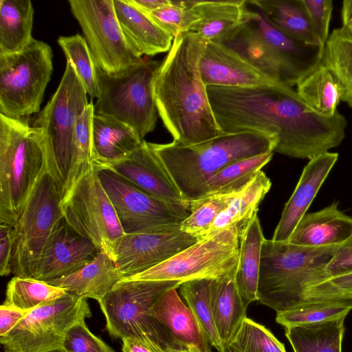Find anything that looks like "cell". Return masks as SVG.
<instances>
[{"label":"cell","mask_w":352,"mask_h":352,"mask_svg":"<svg viewBox=\"0 0 352 352\" xmlns=\"http://www.w3.org/2000/svg\"><path fill=\"white\" fill-rule=\"evenodd\" d=\"M122 340V352H164L160 346L144 340L131 338Z\"/></svg>","instance_id":"52"},{"label":"cell","mask_w":352,"mask_h":352,"mask_svg":"<svg viewBox=\"0 0 352 352\" xmlns=\"http://www.w3.org/2000/svg\"><path fill=\"white\" fill-rule=\"evenodd\" d=\"M115 261L103 252L77 272L47 283L99 302L123 279Z\"/></svg>","instance_id":"26"},{"label":"cell","mask_w":352,"mask_h":352,"mask_svg":"<svg viewBox=\"0 0 352 352\" xmlns=\"http://www.w3.org/2000/svg\"><path fill=\"white\" fill-rule=\"evenodd\" d=\"M339 246L307 247L265 239L257 300L276 313L309 302L307 289L329 278L326 267Z\"/></svg>","instance_id":"4"},{"label":"cell","mask_w":352,"mask_h":352,"mask_svg":"<svg viewBox=\"0 0 352 352\" xmlns=\"http://www.w3.org/2000/svg\"><path fill=\"white\" fill-rule=\"evenodd\" d=\"M347 28L349 30V31L352 33V24H351L349 26L347 27Z\"/></svg>","instance_id":"56"},{"label":"cell","mask_w":352,"mask_h":352,"mask_svg":"<svg viewBox=\"0 0 352 352\" xmlns=\"http://www.w3.org/2000/svg\"><path fill=\"white\" fill-rule=\"evenodd\" d=\"M30 311L2 304L0 307V336H6Z\"/></svg>","instance_id":"51"},{"label":"cell","mask_w":352,"mask_h":352,"mask_svg":"<svg viewBox=\"0 0 352 352\" xmlns=\"http://www.w3.org/2000/svg\"><path fill=\"white\" fill-rule=\"evenodd\" d=\"M273 50L293 87L322 62L324 47L297 41L272 25L260 11L250 21Z\"/></svg>","instance_id":"21"},{"label":"cell","mask_w":352,"mask_h":352,"mask_svg":"<svg viewBox=\"0 0 352 352\" xmlns=\"http://www.w3.org/2000/svg\"><path fill=\"white\" fill-rule=\"evenodd\" d=\"M143 140L129 125L94 114L92 146L95 164L102 165L121 160L138 148Z\"/></svg>","instance_id":"28"},{"label":"cell","mask_w":352,"mask_h":352,"mask_svg":"<svg viewBox=\"0 0 352 352\" xmlns=\"http://www.w3.org/2000/svg\"><path fill=\"white\" fill-rule=\"evenodd\" d=\"M241 239L235 228L221 230L199 239L165 262L122 280H177L219 279L235 274Z\"/></svg>","instance_id":"12"},{"label":"cell","mask_w":352,"mask_h":352,"mask_svg":"<svg viewBox=\"0 0 352 352\" xmlns=\"http://www.w3.org/2000/svg\"><path fill=\"white\" fill-rule=\"evenodd\" d=\"M352 270V236L340 245L326 267L329 278Z\"/></svg>","instance_id":"49"},{"label":"cell","mask_w":352,"mask_h":352,"mask_svg":"<svg viewBox=\"0 0 352 352\" xmlns=\"http://www.w3.org/2000/svg\"><path fill=\"white\" fill-rule=\"evenodd\" d=\"M61 201L60 188L47 168L12 226L14 276L34 278L44 251L63 219Z\"/></svg>","instance_id":"9"},{"label":"cell","mask_w":352,"mask_h":352,"mask_svg":"<svg viewBox=\"0 0 352 352\" xmlns=\"http://www.w3.org/2000/svg\"><path fill=\"white\" fill-rule=\"evenodd\" d=\"M177 280H122L98 303L106 329L115 338H136L163 350L177 345L151 316L156 302L168 290L178 288Z\"/></svg>","instance_id":"7"},{"label":"cell","mask_w":352,"mask_h":352,"mask_svg":"<svg viewBox=\"0 0 352 352\" xmlns=\"http://www.w3.org/2000/svg\"><path fill=\"white\" fill-rule=\"evenodd\" d=\"M199 71L206 87H248L277 82L230 48L212 41L207 43L202 53Z\"/></svg>","instance_id":"19"},{"label":"cell","mask_w":352,"mask_h":352,"mask_svg":"<svg viewBox=\"0 0 352 352\" xmlns=\"http://www.w3.org/2000/svg\"><path fill=\"white\" fill-rule=\"evenodd\" d=\"M271 186L270 179L263 171H259L217 217L204 237L223 230L235 228L241 239L257 214L258 206Z\"/></svg>","instance_id":"30"},{"label":"cell","mask_w":352,"mask_h":352,"mask_svg":"<svg viewBox=\"0 0 352 352\" xmlns=\"http://www.w3.org/2000/svg\"><path fill=\"white\" fill-rule=\"evenodd\" d=\"M50 45L34 39L23 50L0 54V113L12 118L40 112L53 71Z\"/></svg>","instance_id":"10"},{"label":"cell","mask_w":352,"mask_h":352,"mask_svg":"<svg viewBox=\"0 0 352 352\" xmlns=\"http://www.w3.org/2000/svg\"><path fill=\"white\" fill-rule=\"evenodd\" d=\"M208 41L192 32L175 36L154 80V97L173 142L192 145L223 134L199 71Z\"/></svg>","instance_id":"2"},{"label":"cell","mask_w":352,"mask_h":352,"mask_svg":"<svg viewBox=\"0 0 352 352\" xmlns=\"http://www.w3.org/2000/svg\"><path fill=\"white\" fill-rule=\"evenodd\" d=\"M296 86L298 96L316 113L331 117L338 112L337 107L343 99L344 87L335 74L322 63Z\"/></svg>","instance_id":"34"},{"label":"cell","mask_w":352,"mask_h":352,"mask_svg":"<svg viewBox=\"0 0 352 352\" xmlns=\"http://www.w3.org/2000/svg\"><path fill=\"white\" fill-rule=\"evenodd\" d=\"M265 239L256 214L241 237L235 275L236 287L246 308L257 300L261 248Z\"/></svg>","instance_id":"33"},{"label":"cell","mask_w":352,"mask_h":352,"mask_svg":"<svg viewBox=\"0 0 352 352\" xmlns=\"http://www.w3.org/2000/svg\"><path fill=\"white\" fill-rule=\"evenodd\" d=\"M341 16L343 27L347 28L352 24V0L342 2Z\"/></svg>","instance_id":"54"},{"label":"cell","mask_w":352,"mask_h":352,"mask_svg":"<svg viewBox=\"0 0 352 352\" xmlns=\"http://www.w3.org/2000/svg\"><path fill=\"white\" fill-rule=\"evenodd\" d=\"M344 319L285 328L294 352H342Z\"/></svg>","instance_id":"35"},{"label":"cell","mask_w":352,"mask_h":352,"mask_svg":"<svg viewBox=\"0 0 352 352\" xmlns=\"http://www.w3.org/2000/svg\"><path fill=\"white\" fill-rule=\"evenodd\" d=\"M248 1H190L198 17L189 32L206 41L221 43L242 25L250 22L254 11L247 7Z\"/></svg>","instance_id":"24"},{"label":"cell","mask_w":352,"mask_h":352,"mask_svg":"<svg viewBox=\"0 0 352 352\" xmlns=\"http://www.w3.org/2000/svg\"><path fill=\"white\" fill-rule=\"evenodd\" d=\"M67 292L46 282L34 278L14 276L8 283L3 304L22 310L31 311Z\"/></svg>","instance_id":"40"},{"label":"cell","mask_w":352,"mask_h":352,"mask_svg":"<svg viewBox=\"0 0 352 352\" xmlns=\"http://www.w3.org/2000/svg\"><path fill=\"white\" fill-rule=\"evenodd\" d=\"M34 12L30 0L0 1V54L19 52L32 42Z\"/></svg>","instance_id":"32"},{"label":"cell","mask_w":352,"mask_h":352,"mask_svg":"<svg viewBox=\"0 0 352 352\" xmlns=\"http://www.w3.org/2000/svg\"><path fill=\"white\" fill-rule=\"evenodd\" d=\"M160 63L144 59L118 76H109L97 68L99 96L94 113L107 116L133 128L144 140L155 128L158 112L154 80Z\"/></svg>","instance_id":"8"},{"label":"cell","mask_w":352,"mask_h":352,"mask_svg":"<svg viewBox=\"0 0 352 352\" xmlns=\"http://www.w3.org/2000/svg\"><path fill=\"white\" fill-rule=\"evenodd\" d=\"M61 209L71 228L113 259L115 245L125 234L95 164L75 182L62 199Z\"/></svg>","instance_id":"11"},{"label":"cell","mask_w":352,"mask_h":352,"mask_svg":"<svg viewBox=\"0 0 352 352\" xmlns=\"http://www.w3.org/2000/svg\"><path fill=\"white\" fill-rule=\"evenodd\" d=\"M94 114V104L90 102L83 113L77 119L73 165L65 197L79 176L94 164L92 146V120Z\"/></svg>","instance_id":"44"},{"label":"cell","mask_w":352,"mask_h":352,"mask_svg":"<svg viewBox=\"0 0 352 352\" xmlns=\"http://www.w3.org/2000/svg\"><path fill=\"white\" fill-rule=\"evenodd\" d=\"M96 67L109 76L122 74L144 60L128 45L120 27L113 0H69Z\"/></svg>","instance_id":"14"},{"label":"cell","mask_w":352,"mask_h":352,"mask_svg":"<svg viewBox=\"0 0 352 352\" xmlns=\"http://www.w3.org/2000/svg\"><path fill=\"white\" fill-rule=\"evenodd\" d=\"M13 229L11 226L0 224V275L8 276L12 271Z\"/></svg>","instance_id":"50"},{"label":"cell","mask_w":352,"mask_h":352,"mask_svg":"<svg viewBox=\"0 0 352 352\" xmlns=\"http://www.w3.org/2000/svg\"><path fill=\"white\" fill-rule=\"evenodd\" d=\"M177 289L166 292L152 307L151 316L177 345L197 352H211L206 336Z\"/></svg>","instance_id":"22"},{"label":"cell","mask_w":352,"mask_h":352,"mask_svg":"<svg viewBox=\"0 0 352 352\" xmlns=\"http://www.w3.org/2000/svg\"><path fill=\"white\" fill-rule=\"evenodd\" d=\"M97 166L116 173L157 199L168 204L187 206L171 177L144 140L125 157Z\"/></svg>","instance_id":"17"},{"label":"cell","mask_w":352,"mask_h":352,"mask_svg":"<svg viewBox=\"0 0 352 352\" xmlns=\"http://www.w3.org/2000/svg\"><path fill=\"white\" fill-rule=\"evenodd\" d=\"M216 121L223 133L255 132L276 140L274 151L309 159L338 146L345 138L346 118L314 111L286 85L256 87L208 86Z\"/></svg>","instance_id":"1"},{"label":"cell","mask_w":352,"mask_h":352,"mask_svg":"<svg viewBox=\"0 0 352 352\" xmlns=\"http://www.w3.org/2000/svg\"><path fill=\"white\" fill-rule=\"evenodd\" d=\"M351 310L352 300L312 301L276 313V321L284 328L316 324L345 318Z\"/></svg>","instance_id":"39"},{"label":"cell","mask_w":352,"mask_h":352,"mask_svg":"<svg viewBox=\"0 0 352 352\" xmlns=\"http://www.w3.org/2000/svg\"><path fill=\"white\" fill-rule=\"evenodd\" d=\"M43 129L0 113V223L16 222L48 168Z\"/></svg>","instance_id":"5"},{"label":"cell","mask_w":352,"mask_h":352,"mask_svg":"<svg viewBox=\"0 0 352 352\" xmlns=\"http://www.w3.org/2000/svg\"><path fill=\"white\" fill-rule=\"evenodd\" d=\"M148 143L186 204L203 199L210 178L226 166L274 152L276 146L275 139L255 132L223 133L192 145L173 141L167 144Z\"/></svg>","instance_id":"3"},{"label":"cell","mask_w":352,"mask_h":352,"mask_svg":"<svg viewBox=\"0 0 352 352\" xmlns=\"http://www.w3.org/2000/svg\"><path fill=\"white\" fill-rule=\"evenodd\" d=\"M96 166L102 185L124 234L163 232L179 229L181 223L189 216L190 210L187 206L157 199L116 173Z\"/></svg>","instance_id":"15"},{"label":"cell","mask_w":352,"mask_h":352,"mask_svg":"<svg viewBox=\"0 0 352 352\" xmlns=\"http://www.w3.org/2000/svg\"><path fill=\"white\" fill-rule=\"evenodd\" d=\"M307 302L352 300V270L331 276L307 289Z\"/></svg>","instance_id":"46"},{"label":"cell","mask_w":352,"mask_h":352,"mask_svg":"<svg viewBox=\"0 0 352 352\" xmlns=\"http://www.w3.org/2000/svg\"><path fill=\"white\" fill-rule=\"evenodd\" d=\"M150 17L173 38L190 31L198 17L190 6V1H171L164 6L148 14Z\"/></svg>","instance_id":"45"},{"label":"cell","mask_w":352,"mask_h":352,"mask_svg":"<svg viewBox=\"0 0 352 352\" xmlns=\"http://www.w3.org/2000/svg\"><path fill=\"white\" fill-rule=\"evenodd\" d=\"M91 316L87 299L67 292L31 310L0 342L5 352L61 350L68 330Z\"/></svg>","instance_id":"13"},{"label":"cell","mask_w":352,"mask_h":352,"mask_svg":"<svg viewBox=\"0 0 352 352\" xmlns=\"http://www.w3.org/2000/svg\"><path fill=\"white\" fill-rule=\"evenodd\" d=\"M87 93L72 64L67 61L59 85L32 125L45 130L47 140L48 170L65 197L72 172L78 118L89 103Z\"/></svg>","instance_id":"6"},{"label":"cell","mask_w":352,"mask_h":352,"mask_svg":"<svg viewBox=\"0 0 352 352\" xmlns=\"http://www.w3.org/2000/svg\"><path fill=\"white\" fill-rule=\"evenodd\" d=\"M238 193L210 195L188 203L190 213L181 223V230L194 236L198 240L204 238L217 217L227 208Z\"/></svg>","instance_id":"42"},{"label":"cell","mask_w":352,"mask_h":352,"mask_svg":"<svg viewBox=\"0 0 352 352\" xmlns=\"http://www.w3.org/2000/svg\"><path fill=\"white\" fill-rule=\"evenodd\" d=\"M235 275L214 279L210 285V304L214 322L225 349L247 317V308L236 287Z\"/></svg>","instance_id":"29"},{"label":"cell","mask_w":352,"mask_h":352,"mask_svg":"<svg viewBox=\"0 0 352 352\" xmlns=\"http://www.w3.org/2000/svg\"><path fill=\"white\" fill-rule=\"evenodd\" d=\"M226 349L233 352H286L269 329L247 317Z\"/></svg>","instance_id":"43"},{"label":"cell","mask_w":352,"mask_h":352,"mask_svg":"<svg viewBox=\"0 0 352 352\" xmlns=\"http://www.w3.org/2000/svg\"><path fill=\"white\" fill-rule=\"evenodd\" d=\"M225 352H233V351H230V350H229L228 349H226V351Z\"/></svg>","instance_id":"58"},{"label":"cell","mask_w":352,"mask_h":352,"mask_svg":"<svg viewBox=\"0 0 352 352\" xmlns=\"http://www.w3.org/2000/svg\"><path fill=\"white\" fill-rule=\"evenodd\" d=\"M312 28L324 46L329 36V23L333 10L332 0H302Z\"/></svg>","instance_id":"48"},{"label":"cell","mask_w":352,"mask_h":352,"mask_svg":"<svg viewBox=\"0 0 352 352\" xmlns=\"http://www.w3.org/2000/svg\"><path fill=\"white\" fill-rule=\"evenodd\" d=\"M333 202L320 210L307 212L292 232L288 242L302 246L340 245L352 236V217Z\"/></svg>","instance_id":"25"},{"label":"cell","mask_w":352,"mask_h":352,"mask_svg":"<svg viewBox=\"0 0 352 352\" xmlns=\"http://www.w3.org/2000/svg\"><path fill=\"white\" fill-rule=\"evenodd\" d=\"M164 352H197L192 349H190L187 347L176 346L168 348L164 350Z\"/></svg>","instance_id":"55"},{"label":"cell","mask_w":352,"mask_h":352,"mask_svg":"<svg viewBox=\"0 0 352 352\" xmlns=\"http://www.w3.org/2000/svg\"><path fill=\"white\" fill-rule=\"evenodd\" d=\"M268 22L293 39L305 44L323 46L311 25L302 0H254Z\"/></svg>","instance_id":"31"},{"label":"cell","mask_w":352,"mask_h":352,"mask_svg":"<svg viewBox=\"0 0 352 352\" xmlns=\"http://www.w3.org/2000/svg\"><path fill=\"white\" fill-rule=\"evenodd\" d=\"M58 44L64 52L67 61L74 66L87 94L91 98L99 96L97 67L85 38L79 34L59 36Z\"/></svg>","instance_id":"41"},{"label":"cell","mask_w":352,"mask_h":352,"mask_svg":"<svg viewBox=\"0 0 352 352\" xmlns=\"http://www.w3.org/2000/svg\"><path fill=\"white\" fill-rule=\"evenodd\" d=\"M50 352H63L62 350H57V351H50Z\"/></svg>","instance_id":"57"},{"label":"cell","mask_w":352,"mask_h":352,"mask_svg":"<svg viewBox=\"0 0 352 352\" xmlns=\"http://www.w3.org/2000/svg\"><path fill=\"white\" fill-rule=\"evenodd\" d=\"M61 350L63 352H115L89 331L85 320L78 322L68 330Z\"/></svg>","instance_id":"47"},{"label":"cell","mask_w":352,"mask_h":352,"mask_svg":"<svg viewBox=\"0 0 352 352\" xmlns=\"http://www.w3.org/2000/svg\"><path fill=\"white\" fill-rule=\"evenodd\" d=\"M214 279L188 280L178 287L185 303L192 312L210 346L219 352H225L217 331L210 304V285Z\"/></svg>","instance_id":"38"},{"label":"cell","mask_w":352,"mask_h":352,"mask_svg":"<svg viewBox=\"0 0 352 352\" xmlns=\"http://www.w3.org/2000/svg\"><path fill=\"white\" fill-rule=\"evenodd\" d=\"M219 43L236 52L267 77L290 87L278 56L251 21L240 26Z\"/></svg>","instance_id":"27"},{"label":"cell","mask_w":352,"mask_h":352,"mask_svg":"<svg viewBox=\"0 0 352 352\" xmlns=\"http://www.w3.org/2000/svg\"><path fill=\"white\" fill-rule=\"evenodd\" d=\"M133 6L144 12L150 14L164 6L169 5L170 0H129Z\"/></svg>","instance_id":"53"},{"label":"cell","mask_w":352,"mask_h":352,"mask_svg":"<svg viewBox=\"0 0 352 352\" xmlns=\"http://www.w3.org/2000/svg\"><path fill=\"white\" fill-rule=\"evenodd\" d=\"M273 153L243 159L226 166L210 178L206 187L204 197L241 192L272 160Z\"/></svg>","instance_id":"36"},{"label":"cell","mask_w":352,"mask_h":352,"mask_svg":"<svg viewBox=\"0 0 352 352\" xmlns=\"http://www.w3.org/2000/svg\"><path fill=\"white\" fill-rule=\"evenodd\" d=\"M122 34L131 50L140 57L168 52L174 38L150 16L129 0H113Z\"/></svg>","instance_id":"23"},{"label":"cell","mask_w":352,"mask_h":352,"mask_svg":"<svg viewBox=\"0 0 352 352\" xmlns=\"http://www.w3.org/2000/svg\"><path fill=\"white\" fill-rule=\"evenodd\" d=\"M99 252L94 243L78 234L63 219L44 251L34 279L48 282L72 274Z\"/></svg>","instance_id":"18"},{"label":"cell","mask_w":352,"mask_h":352,"mask_svg":"<svg viewBox=\"0 0 352 352\" xmlns=\"http://www.w3.org/2000/svg\"><path fill=\"white\" fill-rule=\"evenodd\" d=\"M338 158V153L327 151L309 160L303 168L293 193L285 205L272 240L288 241Z\"/></svg>","instance_id":"20"},{"label":"cell","mask_w":352,"mask_h":352,"mask_svg":"<svg viewBox=\"0 0 352 352\" xmlns=\"http://www.w3.org/2000/svg\"><path fill=\"white\" fill-rule=\"evenodd\" d=\"M321 63L339 79L344 89L342 101L352 107V33L347 28L342 26L331 32Z\"/></svg>","instance_id":"37"},{"label":"cell","mask_w":352,"mask_h":352,"mask_svg":"<svg viewBox=\"0 0 352 352\" xmlns=\"http://www.w3.org/2000/svg\"><path fill=\"white\" fill-rule=\"evenodd\" d=\"M197 241L180 228L163 232L125 234L115 245L113 260L124 279L165 262Z\"/></svg>","instance_id":"16"}]
</instances>
